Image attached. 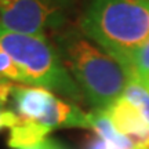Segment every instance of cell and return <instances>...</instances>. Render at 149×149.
Returning <instances> with one entry per match:
<instances>
[{
    "instance_id": "obj_13",
    "label": "cell",
    "mask_w": 149,
    "mask_h": 149,
    "mask_svg": "<svg viewBox=\"0 0 149 149\" xmlns=\"http://www.w3.org/2000/svg\"><path fill=\"white\" fill-rule=\"evenodd\" d=\"M13 88H14L13 81L0 79V108L4 107L8 102V100L13 97Z\"/></svg>"
},
{
    "instance_id": "obj_15",
    "label": "cell",
    "mask_w": 149,
    "mask_h": 149,
    "mask_svg": "<svg viewBox=\"0 0 149 149\" xmlns=\"http://www.w3.org/2000/svg\"><path fill=\"white\" fill-rule=\"evenodd\" d=\"M57 148H58V141L47 138L43 144H40L37 148H35V149H57Z\"/></svg>"
},
{
    "instance_id": "obj_8",
    "label": "cell",
    "mask_w": 149,
    "mask_h": 149,
    "mask_svg": "<svg viewBox=\"0 0 149 149\" xmlns=\"http://www.w3.org/2000/svg\"><path fill=\"white\" fill-rule=\"evenodd\" d=\"M90 128L94 130L97 135L109 145L119 149H135L134 144L117 131L112 120L108 116L107 111H93L90 113Z\"/></svg>"
},
{
    "instance_id": "obj_3",
    "label": "cell",
    "mask_w": 149,
    "mask_h": 149,
    "mask_svg": "<svg viewBox=\"0 0 149 149\" xmlns=\"http://www.w3.org/2000/svg\"><path fill=\"white\" fill-rule=\"evenodd\" d=\"M0 51L14 59L21 69L25 84L58 93L73 102L81 101L83 94L66 69L58 48L42 35L0 31Z\"/></svg>"
},
{
    "instance_id": "obj_5",
    "label": "cell",
    "mask_w": 149,
    "mask_h": 149,
    "mask_svg": "<svg viewBox=\"0 0 149 149\" xmlns=\"http://www.w3.org/2000/svg\"><path fill=\"white\" fill-rule=\"evenodd\" d=\"M119 133L127 137L137 149H149V123L141 112L120 97L107 111Z\"/></svg>"
},
{
    "instance_id": "obj_2",
    "label": "cell",
    "mask_w": 149,
    "mask_h": 149,
    "mask_svg": "<svg viewBox=\"0 0 149 149\" xmlns=\"http://www.w3.org/2000/svg\"><path fill=\"white\" fill-rule=\"evenodd\" d=\"M59 55L94 111H108L131 81L127 70L77 29L57 37Z\"/></svg>"
},
{
    "instance_id": "obj_4",
    "label": "cell",
    "mask_w": 149,
    "mask_h": 149,
    "mask_svg": "<svg viewBox=\"0 0 149 149\" xmlns=\"http://www.w3.org/2000/svg\"><path fill=\"white\" fill-rule=\"evenodd\" d=\"M76 0H0L1 29L42 35L64 25Z\"/></svg>"
},
{
    "instance_id": "obj_6",
    "label": "cell",
    "mask_w": 149,
    "mask_h": 149,
    "mask_svg": "<svg viewBox=\"0 0 149 149\" xmlns=\"http://www.w3.org/2000/svg\"><path fill=\"white\" fill-rule=\"evenodd\" d=\"M13 98L18 116L28 122L42 124L57 97L51 91L40 87L14 84Z\"/></svg>"
},
{
    "instance_id": "obj_10",
    "label": "cell",
    "mask_w": 149,
    "mask_h": 149,
    "mask_svg": "<svg viewBox=\"0 0 149 149\" xmlns=\"http://www.w3.org/2000/svg\"><path fill=\"white\" fill-rule=\"evenodd\" d=\"M131 80L149 90V40L135 54L131 66Z\"/></svg>"
},
{
    "instance_id": "obj_9",
    "label": "cell",
    "mask_w": 149,
    "mask_h": 149,
    "mask_svg": "<svg viewBox=\"0 0 149 149\" xmlns=\"http://www.w3.org/2000/svg\"><path fill=\"white\" fill-rule=\"evenodd\" d=\"M123 98L141 112V115L149 123V90L137 81H130L123 91Z\"/></svg>"
},
{
    "instance_id": "obj_14",
    "label": "cell",
    "mask_w": 149,
    "mask_h": 149,
    "mask_svg": "<svg viewBox=\"0 0 149 149\" xmlns=\"http://www.w3.org/2000/svg\"><path fill=\"white\" fill-rule=\"evenodd\" d=\"M86 149H108V142H105L100 137H95V138H91L88 141Z\"/></svg>"
},
{
    "instance_id": "obj_17",
    "label": "cell",
    "mask_w": 149,
    "mask_h": 149,
    "mask_svg": "<svg viewBox=\"0 0 149 149\" xmlns=\"http://www.w3.org/2000/svg\"><path fill=\"white\" fill-rule=\"evenodd\" d=\"M108 149H119V148H116V146H113V145H109V144H108Z\"/></svg>"
},
{
    "instance_id": "obj_11",
    "label": "cell",
    "mask_w": 149,
    "mask_h": 149,
    "mask_svg": "<svg viewBox=\"0 0 149 149\" xmlns=\"http://www.w3.org/2000/svg\"><path fill=\"white\" fill-rule=\"evenodd\" d=\"M0 79L8 80V81H18V83L25 84V77L21 69L14 62V59L4 51H0Z\"/></svg>"
},
{
    "instance_id": "obj_12",
    "label": "cell",
    "mask_w": 149,
    "mask_h": 149,
    "mask_svg": "<svg viewBox=\"0 0 149 149\" xmlns=\"http://www.w3.org/2000/svg\"><path fill=\"white\" fill-rule=\"evenodd\" d=\"M21 120L22 119L15 112L0 108V130H3V128H10L11 130L13 127L18 126L21 123Z\"/></svg>"
},
{
    "instance_id": "obj_16",
    "label": "cell",
    "mask_w": 149,
    "mask_h": 149,
    "mask_svg": "<svg viewBox=\"0 0 149 149\" xmlns=\"http://www.w3.org/2000/svg\"><path fill=\"white\" fill-rule=\"evenodd\" d=\"M57 149H68V148H66L65 145H62L61 142H58V148H57Z\"/></svg>"
},
{
    "instance_id": "obj_1",
    "label": "cell",
    "mask_w": 149,
    "mask_h": 149,
    "mask_svg": "<svg viewBox=\"0 0 149 149\" xmlns=\"http://www.w3.org/2000/svg\"><path fill=\"white\" fill-rule=\"evenodd\" d=\"M79 31L127 70L149 40V0H88Z\"/></svg>"
},
{
    "instance_id": "obj_18",
    "label": "cell",
    "mask_w": 149,
    "mask_h": 149,
    "mask_svg": "<svg viewBox=\"0 0 149 149\" xmlns=\"http://www.w3.org/2000/svg\"><path fill=\"white\" fill-rule=\"evenodd\" d=\"M0 31H1V24H0Z\"/></svg>"
},
{
    "instance_id": "obj_7",
    "label": "cell",
    "mask_w": 149,
    "mask_h": 149,
    "mask_svg": "<svg viewBox=\"0 0 149 149\" xmlns=\"http://www.w3.org/2000/svg\"><path fill=\"white\" fill-rule=\"evenodd\" d=\"M50 133L51 128L22 119L18 126L10 130L7 144L11 149H35L47 139Z\"/></svg>"
}]
</instances>
